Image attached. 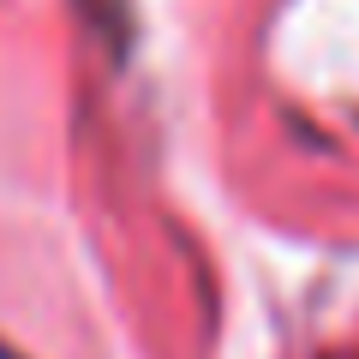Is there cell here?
Wrapping results in <instances>:
<instances>
[{
	"label": "cell",
	"instance_id": "6da1fadb",
	"mask_svg": "<svg viewBox=\"0 0 359 359\" xmlns=\"http://www.w3.org/2000/svg\"><path fill=\"white\" fill-rule=\"evenodd\" d=\"M0 359H6V353H0Z\"/></svg>",
	"mask_w": 359,
	"mask_h": 359
}]
</instances>
